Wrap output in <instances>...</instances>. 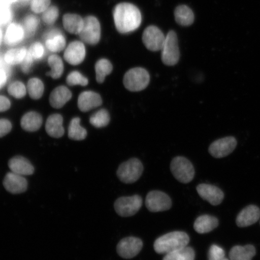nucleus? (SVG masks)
Wrapping results in <instances>:
<instances>
[{"label":"nucleus","mask_w":260,"mask_h":260,"mask_svg":"<svg viewBox=\"0 0 260 260\" xmlns=\"http://www.w3.org/2000/svg\"><path fill=\"white\" fill-rule=\"evenodd\" d=\"M113 18L117 30L122 34L137 30L142 22L139 9L128 3H120L116 6L113 11Z\"/></svg>","instance_id":"f257e3e1"},{"label":"nucleus","mask_w":260,"mask_h":260,"mask_svg":"<svg viewBox=\"0 0 260 260\" xmlns=\"http://www.w3.org/2000/svg\"><path fill=\"white\" fill-rule=\"evenodd\" d=\"M187 234L182 232L169 233L155 240L154 244L155 251L160 254H168L184 248L189 243Z\"/></svg>","instance_id":"f03ea898"},{"label":"nucleus","mask_w":260,"mask_h":260,"mask_svg":"<svg viewBox=\"0 0 260 260\" xmlns=\"http://www.w3.org/2000/svg\"><path fill=\"white\" fill-rule=\"evenodd\" d=\"M150 76L147 71L142 68H135L129 70L124 75L123 85L131 92H139L148 86Z\"/></svg>","instance_id":"7ed1b4c3"},{"label":"nucleus","mask_w":260,"mask_h":260,"mask_svg":"<svg viewBox=\"0 0 260 260\" xmlns=\"http://www.w3.org/2000/svg\"><path fill=\"white\" fill-rule=\"evenodd\" d=\"M144 171L142 162L138 158H131L120 165L117 175L122 183L132 184L137 181Z\"/></svg>","instance_id":"20e7f679"},{"label":"nucleus","mask_w":260,"mask_h":260,"mask_svg":"<svg viewBox=\"0 0 260 260\" xmlns=\"http://www.w3.org/2000/svg\"><path fill=\"white\" fill-rule=\"evenodd\" d=\"M161 60L167 66H174L180 59L178 38L174 31H169L161 49Z\"/></svg>","instance_id":"39448f33"},{"label":"nucleus","mask_w":260,"mask_h":260,"mask_svg":"<svg viewBox=\"0 0 260 260\" xmlns=\"http://www.w3.org/2000/svg\"><path fill=\"white\" fill-rule=\"evenodd\" d=\"M172 175L181 183L187 184L193 180L194 170L191 162L186 158L177 157L171 164Z\"/></svg>","instance_id":"423d86ee"},{"label":"nucleus","mask_w":260,"mask_h":260,"mask_svg":"<svg viewBox=\"0 0 260 260\" xmlns=\"http://www.w3.org/2000/svg\"><path fill=\"white\" fill-rule=\"evenodd\" d=\"M143 204L142 198L139 195L118 198L114 204L116 212L122 217H129L137 213Z\"/></svg>","instance_id":"0eeeda50"},{"label":"nucleus","mask_w":260,"mask_h":260,"mask_svg":"<svg viewBox=\"0 0 260 260\" xmlns=\"http://www.w3.org/2000/svg\"><path fill=\"white\" fill-rule=\"evenodd\" d=\"M84 42L89 45H96L101 38V26L98 19L89 16L84 19V25L79 34Z\"/></svg>","instance_id":"6e6552de"},{"label":"nucleus","mask_w":260,"mask_h":260,"mask_svg":"<svg viewBox=\"0 0 260 260\" xmlns=\"http://www.w3.org/2000/svg\"><path fill=\"white\" fill-rule=\"evenodd\" d=\"M145 205L151 212H160L170 210L172 207V200L167 194L161 191L154 190L146 196Z\"/></svg>","instance_id":"1a4fd4ad"},{"label":"nucleus","mask_w":260,"mask_h":260,"mask_svg":"<svg viewBox=\"0 0 260 260\" xmlns=\"http://www.w3.org/2000/svg\"><path fill=\"white\" fill-rule=\"evenodd\" d=\"M165 39L164 32L156 26H149L143 32V43L148 50L151 51L161 50Z\"/></svg>","instance_id":"9d476101"},{"label":"nucleus","mask_w":260,"mask_h":260,"mask_svg":"<svg viewBox=\"0 0 260 260\" xmlns=\"http://www.w3.org/2000/svg\"><path fill=\"white\" fill-rule=\"evenodd\" d=\"M143 245L142 240L138 237H125L117 245V252L123 258H133L141 251Z\"/></svg>","instance_id":"9b49d317"},{"label":"nucleus","mask_w":260,"mask_h":260,"mask_svg":"<svg viewBox=\"0 0 260 260\" xmlns=\"http://www.w3.org/2000/svg\"><path fill=\"white\" fill-rule=\"evenodd\" d=\"M237 144V140L235 137L228 136L213 142L210 146L209 151L214 158L225 157L235 150Z\"/></svg>","instance_id":"f8f14e48"},{"label":"nucleus","mask_w":260,"mask_h":260,"mask_svg":"<svg viewBox=\"0 0 260 260\" xmlns=\"http://www.w3.org/2000/svg\"><path fill=\"white\" fill-rule=\"evenodd\" d=\"M3 186L8 192L19 194L27 190L28 182L24 176L10 172L6 175L3 180Z\"/></svg>","instance_id":"ddd939ff"},{"label":"nucleus","mask_w":260,"mask_h":260,"mask_svg":"<svg viewBox=\"0 0 260 260\" xmlns=\"http://www.w3.org/2000/svg\"><path fill=\"white\" fill-rule=\"evenodd\" d=\"M197 190L203 200L207 201L213 206L219 205L224 198L223 191L213 185L201 184L197 186Z\"/></svg>","instance_id":"4468645a"},{"label":"nucleus","mask_w":260,"mask_h":260,"mask_svg":"<svg viewBox=\"0 0 260 260\" xmlns=\"http://www.w3.org/2000/svg\"><path fill=\"white\" fill-rule=\"evenodd\" d=\"M85 56V47L82 42L80 41L71 42L64 53L65 60L73 65L79 64L82 62Z\"/></svg>","instance_id":"2eb2a0df"},{"label":"nucleus","mask_w":260,"mask_h":260,"mask_svg":"<svg viewBox=\"0 0 260 260\" xmlns=\"http://www.w3.org/2000/svg\"><path fill=\"white\" fill-rule=\"evenodd\" d=\"M102 97L99 93L92 91L81 93L78 100V106L81 112H89L102 105Z\"/></svg>","instance_id":"dca6fc26"},{"label":"nucleus","mask_w":260,"mask_h":260,"mask_svg":"<svg viewBox=\"0 0 260 260\" xmlns=\"http://www.w3.org/2000/svg\"><path fill=\"white\" fill-rule=\"evenodd\" d=\"M9 167L11 172L22 176H28L34 173L35 168L27 158L22 156H15L9 161Z\"/></svg>","instance_id":"f3484780"},{"label":"nucleus","mask_w":260,"mask_h":260,"mask_svg":"<svg viewBox=\"0 0 260 260\" xmlns=\"http://www.w3.org/2000/svg\"><path fill=\"white\" fill-rule=\"evenodd\" d=\"M260 210L258 207L251 205L241 211L236 219L237 225L239 227H246L253 225L259 220Z\"/></svg>","instance_id":"a211bd4d"},{"label":"nucleus","mask_w":260,"mask_h":260,"mask_svg":"<svg viewBox=\"0 0 260 260\" xmlns=\"http://www.w3.org/2000/svg\"><path fill=\"white\" fill-rule=\"evenodd\" d=\"M45 45L48 50L53 53L62 51L66 45V40L64 35L58 30H53L48 32L45 35Z\"/></svg>","instance_id":"6ab92c4d"},{"label":"nucleus","mask_w":260,"mask_h":260,"mask_svg":"<svg viewBox=\"0 0 260 260\" xmlns=\"http://www.w3.org/2000/svg\"><path fill=\"white\" fill-rule=\"evenodd\" d=\"M71 97H72V93L67 87H57L51 93L50 105L54 108L60 109L69 102Z\"/></svg>","instance_id":"aec40b11"},{"label":"nucleus","mask_w":260,"mask_h":260,"mask_svg":"<svg viewBox=\"0 0 260 260\" xmlns=\"http://www.w3.org/2000/svg\"><path fill=\"white\" fill-rule=\"evenodd\" d=\"M47 133L54 138H59L64 135L62 116L58 114L52 115L47 119L46 122Z\"/></svg>","instance_id":"412c9836"},{"label":"nucleus","mask_w":260,"mask_h":260,"mask_svg":"<svg viewBox=\"0 0 260 260\" xmlns=\"http://www.w3.org/2000/svg\"><path fill=\"white\" fill-rule=\"evenodd\" d=\"M219 225L218 219L210 215L198 217L194 223V229L198 233L206 234L215 229Z\"/></svg>","instance_id":"4be33fe9"},{"label":"nucleus","mask_w":260,"mask_h":260,"mask_svg":"<svg viewBox=\"0 0 260 260\" xmlns=\"http://www.w3.org/2000/svg\"><path fill=\"white\" fill-rule=\"evenodd\" d=\"M25 31L21 25L13 23L9 25L6 30L5 42L9 46H14L23 40Z\"/></svg>","instance_id":"5701e85b"},{"label":"nucleus","mask_w":260,"mask_h":260,"mask_svg":"<svg viewBox=\"0 0 260 260\" xmlns=\"http://www.w3.org/2000/svg\"><path fill=\"white\" fill-rule=\"evenodd\" d=\"M256 254L255 247L251 245L235 246L231 249L229 256L231 260H252Z\"/></svg>","instance_id":"b1692460"},{"label":"nucleus","mask_w":260,"mask_h":260,"mask_svg":"<svg viewBox=\"0 0 260 260\" xmlns=\"http://www.w3.org/2000/svg\"><path fill=\"white\" fill-rule=\"evenodd\" d=\"M64 28L70 34H80L84 25V19L76 14H66L63 16Z\"/></svg>","instance_id":"393cba45"},{"label":"nucleus","mask_w":260,"mask_h":260,"mask_svg":"<svg viewBox=\"0 0 260 260\" xmlns=\"http://www.w3.org/2000/svg\"><path fill=\"white\" fill-rule=\"evenodd\" d=\"M42 123V116L35 112L26 113L22 117L21 121L22 128L27 132L37 131L40 128Z\"/></svg>","instance_id":"a878e982"},{"label":"nucleus","mask_w":260,"mask_h":260,"mask_svg":"<svg viewBox=\"0 0 260 260\" xmlns=\"http://www.w3.org/2000/svg\"><path fill=\"white\" fill-rule=\"evenodd\" d=\"M175 21L178 24L189 26L193 23L194 16L193 12L186 5L178 6L174 12Z\"/></svg>","instance_id":"bb28decb"},{"label":"nucleus","mask_w":260,"mask_h":260,"mask_svg":"<svg viewBox=\"0 0 260 260\" xmlns=\"http://www.w3.org/2000/svg\"><path fill=\"white\" fill-rule=\"evenodd\" d=\"M113 66L110 61L102 58L95 64L96 80L98 83H103L106 76L112 72Z\"/></svg>","instance_id":"cd10ccee"},{"label":"nucleus","mask_w":260,"mask_h":260,"mask_svg":"<svg viewBox=\"0 0 260 260\" xmlns=\"http://www.w3.org/2000/svg\"><path fill=\"white\" fill-rule=\"evenodd\" d=\"M48 63L51 67V71L47 73V76L54 79H59L63 73V63L62 60L57 55H51L48 58Z\"/></svg>","instance_id":"c85d7f7f"},{"label":"nucleus","mask_w":260,"mask_h":260,"mask_svg":"<svg viewBox=\"0 0 260 260\" xmlns=\"http://www.w3.org/2000/svg\"><path fill=\"white\" fill-rule=\"evenodd\" d=\"M195 252L191 247L186 246L166 254L162 260H194Z\"/></svg>","instance_id":"c756f323"},{"label":"nucleus","mask_w":260,"mask_h":260,"mask_svg":"<svg viewBox=\"0 0 260 260\" xmlns=\"http://www.w3.org/2000/svg\"><path fill=\"white\" fill-rule=\"evenodd\" d=\"M68 136L71 139L75 141H81L86 138V130L80 125V118H75L71 121L68 129Z\"/></svg>","instance_id":"7c9ffc66"},{"label":"nucleus","mask_w":260,"mask_h":260,"mask_svg":"<svg viewBox=\"0 0 260 260\" xmlns=\"http://www.w3.org/2000/svg\"><path fill=\"white\" fill-rule=\"evenodd\" d=\"M27 49L24 47L9 50L5 56L6 63L10 65L21 63L27 55Z\"/></svg>","instance_id":"2f4dec72"},{"label":"nucleus","mask_w":260,"mask_h":260,"mask_svg":"<svg viewBox=\"0 0 260 260\" xmlns=\"http://www.w3.org/2000/svg\"><path fill=\"white\" fill-rule=\"evenodd\" d=\"M110 121V115L105 109H102L93 114L90 118V123L96 128L105 127Z\"/></svg>","instance_id":"473e14b6"},{"label":"nucleus","mask_w":260,"mask_h":260,"mask_svg":"<svg viewBox=\"0 0 260 260\" xmlns=\"http://www.w3.org/2000/svg\"><path fill=\"white\" fill-rule=\"evenodd\" d=\"M27 89L29 95H30L31 99L34 100L40 99L44 93V84L41 80L37 79V78H34V79L28 81Z\"/></svg>","instance_id":"72a5a7b5"},{"label":"nucleus","mask_w":260,"mask_h":260,"mask_svg":"<svg viewBox=\"0 0 260 260\" xmlns=\"http://www.w3.org/2000/svg\"><path fill=\"white\" fill-rule=\"evenodd\" d=\"M27 89L23 83L19 81H15L10 84L8 87V92L10 95L16 99H22L26 95Z\"/></svg>","instance_id":"f704fd0d"},{"label":"nucleus","mask_w":260,"mask_h":260,"mask_svg":"<svg viewBox=\"0 0 260 260\" xmlns=\"http://www.w3.org/2000/svg\"><path fill=\"white\" fill-rule=\"evenodd\" d=\"M67 82L68 85L86 86L88 84V80L78 71H73L68 75L67 78Z\"/></svg>","instance_id":"c9c22d12"},{"label":"nucleus","mask_w":260,"mask_h":260,"mask_svg":"<svg viewBox=\"0 0 260 260\" xmlns=\"http://www.w3.org/2000/svg\"><path fill=\"white\" fill-rule=\"evenodd\" d=\"M40 20L37 16L28 15L24 20V29L25 34L28 36H31L35 34L37 30Z\"/></svg>","instance_id":"e433bc0d"},{"label":"nucleus","mask_w":260,"mask_h":260,"mask_svg":"<svg viewBox=\"0 0 260 260\" xmlns=\"http://www.w3.org/2000/svg\"><path fill=\"white\" fill-rule=\"evenodd\" d=\"M58 16V10L56 6H51L44 12L42 19L45 24L51 25L54 23Z\"/></svg>","instance_id":"4c0bfd02"},{"label":"nucleus","mask_w":260,"mask_h":260,"mask_svg":"<svg viewBox=\"0 0 260 260\" xmlns=\"http://www.w3.org/2000/svg\"><path fill=\"white\" fill-rule=\"evenodd\" d=\"M12 17L9 6L0 3V26L8 24L11 21Z\"/></svg>","instance_id":"58836bf2"},{"label":"nucleus","mask_w":260,"mask_h":260,"mask_svg":"<svg viewBox=\"0 0 260 260\" xmlns=\"http://www.w3.org/2000/svg\"><path fill=\"white\" fill-rule=\"evenodd\" d=\"M51 0H32L31 9L36 14L44 12L49 8Z\"/></svg>","instance_id":"ea45409f"},{"label":"nucleus","mask_w":260,"mask_h":260,"mask_svg":"<svg viewBox=\"0 0 260 260\" xmlns=\"http://www.w3.org/2000/svg\"><path fill=\"white\" fill-rule=\"evenodd\" d=\"M28 51L34 60L41 59L45 53L44 47L40 42H35L32 44Z\"/></svg>","instance_id":"a19ab883"},{"label":"nucleus","mask_w":260,"mask_h":260,"mask_svg":"<svg viewBox=\"0 0 260 260\" xmlns=\"http://www.w3.org/2000/svg\"><path fill=\"white\" fill-rule=\"evenodd\" d=\"M224 250L219 246L211 245L209 251V260H222L225 257Z\"/></svg>","instance_id":"79ce46f5"},{"label":"nucleus","mask_w":260,"mask_h":260,"mask_svg":"<svg viewBox=\"0 0 260 260\" xmlns=\"http://www.w3.org/2000/svg\"><path fill=\"white\" fill-rule=\"evenodd\" d=\"M34 58L31 56V55L27 52V55L22 60L21 64V69L24 73H29L32 70V65H34Z\"/></svg>","instance_id":"37998d69"},{"label":"nucleus","mask_w":260,"mask_h":260,"mask_svg":"<svg viewBox=\"0 0 260 260\" xmlns=\"http://www.w3.org/2000/svg\"><path fill=\"white\" fill-rule=\"evenodd\" d=\"M12 124L7 119H0V138L3 137L11 131Z\"/></svg>","instance_id":"c03bdc74"},{"label":"nucleus","mask_w":260,"mask_h":260,"mask_svg":"<svg viewBox=\"0 0 260 260\" xmlns=\"http://www.w3.org/2000/svg\"><path fill=\"white\" fill-rule=\"evenodd\" d=\"M11 107V102L7 98L0 96V112L6 111Z\"/></svg>","instance_id":"a18cd8bd"},{"label":"nucleus","mask_w":260,"mask_h":260,"mask_svg":"<svg viewBox=\"0 0 260 260\" xmlns=\"http://www.w3.org/2000/svg\"><path fill=\"white\" fill-rule=\"evenodd\" d=\"M7 79V73L3 68H0V89L5 85Z\"/></svg>","instance_id":"49530a36"},{"label":"nucleus","mask_w":260,"mask_h":260,"mask_svg":"<svg viewBox=\"0 0 260 260\" xmlns=\"http://www.w3.org/2000/svg\"><path fill=\"white\" fill-rule=\"evenodd\" d=\"M16 1H18V0H0V3H3V4L9 6L12 4V3Z\"/></svg>","instance_id":"de8ad7c7"},{"label":"nucleus","mask_w":260,"mask_h":260,"mask_svg":"<svg viewBox=\"0 0 260 260\" xmlns=\"http://www.w3.org/2000/svg\"><path fill=\"white\" fill-rule=\"evenodd\" d=\"M2 31L1 30H0V44H1L2 40Z\"/></svg>","instance_id":"09e8293b"},{"label":"nucleus","mask_w":260,"mask_h":260,"mask_svg":"<svg viewBox=\"0 0 260 260\" xmlns=\"http://www.w3.org/2000/svg\"><path fill=\"white\" fill-rule=\"evenodd\" d=\"M2 68V64L1 62V60H0V68Z\"/></svg>","instance_id":"8fccbe9b"},{"label":"nucleus","mask_w":260,"mask_h":260,"mask_svg":"<svg viewBox=\"0 0 260 260\" xmlns=\"http://www.w3.org/2000/svg\"><path fill=\"white\" fill-rule=\"evenodd\" d=\"M222 260H230V259L225 257V258H223Z\"/></svg>","instance_id":"3c124183"}]
</instances>
